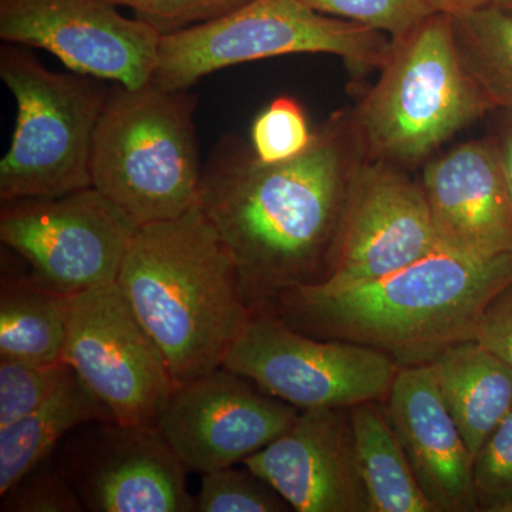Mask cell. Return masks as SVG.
<instances>
[{
  "mask_svg": "<svg viewBox=\"0 0 512 512\" xmlns=\"http://www.w3.org/2000/svg\"><path fill=\"white\" fill-rule=\"evenodd\" d=\"M420 183L441 248L480 259L512 254V194L493 137L434 158Z\"/></svg>",
  "mask_w": 512,
  "mask_h": 512,
  "instance_id": "obj_16",
  "label": "cell"
},
{
  "mask_svg": "<svg viewBox=\"0 0 512 512\" xmlns=\"http://www.w3.org/2000/svg\"><path fill=\"white\" fill-rule=\"evenodd\" d=\"M474 488L480 511L495 512L512 498V412L474 458Z\"/></svg>",
  "mask_w": 512,
  "mask_h": 512,
  "instance_id": "obj_28",
  "label": "cell"
},
{
  "mask_svg": "<svg viewBox=\"0 0 512 512\" xmlns=\"http://www.w3.org/2000/svg\"><path fill=\"white\" fill-rule=\"evenodd\" d=\"M392 39L320 13L303 0H249L220 18L161 35L151 84L188 90L208 74L285 55L338 56L357 72L379 69Z\"/></svg>",
  "mask_w": 512,
  "mask_h": 512,
  "instance_id": "obj_7",
  "label": "cell"
},
{
  "mask_svg": "<svg viewBox=\"0 0 512 512\" xmlns=\"http://www.w3.org/2000/svg\"><path fill=\"white\" fill-rule=\"evenodd\" d=\"M111 419L106 407L70 367L55 393L35 412L0 429V495L53 457L74 430Z\"/></svg>",
  "mask_w": 512,
  "mask_h": 512,
  "instance_id": "obj_19",
  "label": "cell"
},
{
  "mask_svg": "<svg viewBox=\"0 0 512 512\" xmlns=\"http://www.w3.org/2000/svg\"><path fill=\"white\" fill-rule=\"evenodd\" d=\"M195 511L286 512L292 508L271 484L247 466H231L202 474Z\"/></svg>",
  "mask_w": 512,
  "mask_h": 512,
  "instance_id": "obj_23",
  "label": "cell"
},
{
  "mask_svg": "<svg viewBox=\"0 0 512 512\" xmlns=\"http://www.w3.org/2000/svg\"><path fill=\"white\" fill-rule=\"evenodd\" d=\"M474 339L512 366V284L487 306L478 322Z\"/></svg>",
  "mask_w": 512,
  "mask_h": 512,
  "instance_id": "obj_30",
  "label": "cell"
},
{
  "mask_svg": "<svg viewBox=\"0 0 512 512\" xmlns=\"http://www.w3.org/2000/svg\"><path fill=\"white\" fill-rule=\"evenodd\" d=\"M500 5L504 6V8L512 9V0H503Z\"/></svg>",
  "mask_w": 512,
  "mask_h": 512,
  "instance_id": "obj_34",
  "label": "cell"
},
{
  "mask_svg": "<svg viewBox=\"0 0 512 512\" xmlns=\"http://www.w3.org/2000/svg\"><path fill=\"white\" fill-rule=\"evenodd\" d=\"M62 360L124 424H153L175 382L117 282L69 296Z\"/></svg>",
  "mask_w": 512,
  "mask_h": 512,
  "instance_id": "obj_10",
  "label": "cell"
},
{
  "mask_svg": "<svg viewBox=\"0 0 512 512\" xmlns=\"http://www.w3.org/2000/svg\"><path fill=\"white\" fill-rule=\"evenodd\" d=\"M117 285L167 360L175 386L224 366L254 311L200 202L138 227Z\"/></svg>",
  "mask_w": 512,
  "mask_h": 512,
  "instance_id": "obj_3",
  "label": "cell"
},
{
  "mask_svg": "<svg viewBox=\"0 0 512 512\" xmlns=\"http://www.w3.org/2000/svg\"><path fill=\"white\" fill-rule=\"evenodd\" d=\"M493 110L461 62L451 16L433 13L392 40L379 79L349 117L367 158L410 168Z\"/></svg>",
  "mask_w": 512,
  "mask_h": 512,
  "instance_id": "obj_4",
  "label": "cell"
},
{
  "mask_svg": "<svg viewBox=\"0 0 512 512\" xmlns=\"http://www.w3.org/2000/svg\"><path fill=\"white\" fill-rule=\"evenodd\" d=\"M69 296L35 276H3L0 292V357L30 363L62 360Z\"/></svg>",
  "mask_w": 512,
  "mask_h": 512,
  "instance_id": "obj_21",
  "label": "cell"
},
{
  "mask_svg": "<svg viewBox=\"0 0 512 512\" xmlns=\"http://www.w3.org/2000/svg\"><path fill=\"white\" fill-rule=\"evenodd\" d=\"M429 202L406 168L363 158L350 185L328 289L377 281L440 249Z\"/></svg>",
  "mask_w": 512,
  "mask_h": 512,
  "instance_id": "obj_12",
  "label": "cell"
},
{
  "mask_svg": "<svg viewBox=\"0 0 512 512\" xmlns=\"http://www.w3.org/2000/svg\"><path fill=\"white\" fill-rule=\"evenodd\" d=\"M384 412L434 512L480 511L474 458L430 365L400 367Z\"/></svg>",
  "mask_w": 512,
  "mask_h": 512,
  "instance_id": "obj_17",
  "label": "cell"
},
{
  "mask_svg": "<svg viewBox=\"0 0 512 512\" xmlns=\"http://www.w3.org/2000/svg\"><path fill=\"white\" fill-rule=\"evenodd\" d=\"M426 2L436 13L454 16L484 8V6L500 5L503 0H426Z\"/></svg>",
  "mask_w": 512,
  "mask_h": 512,
  "instance_id": "obj_32",
  "label": "cell"
},
{
  "mask_svg": "<svg viewBox=\"0 0 512 512\" xmlns=\"http://www.w3.org/2000/svg\"><path fill=\"white\" fill-rule=\"evenodd\" d=\"M382 402L350 407L357 464L369 512H434Z\"/></svg>",
  "mask_w": 512,
  "mask_h": 512,
  "instance_id": "obj_20",
  "label": "cell"
},
{
  "mask_svg": "<svg viewBox=\"0 0 512 512\" xmlns=\"http://www.w3.org/2000/svg\"><path fill=\"white\" fill-rule=\"evenodd\" d=\"M363 158L350 117L342 114L285 163H261L251 143L221 138L202 168L198 202L234 259L252 311L326 278Z\"/></svg>",
  "mask_w": 512,
  "mask_h": 512,
  "instance_id": "obj_1",
  "label": "cell"
},
{
  "mask_svg": "<svg viewBox=\"0 0 512 512\" xmlns=\"http://www.w3.org/2000/svg\"><path fill=\"white\" fill-rule=\"evenodd\" d=\"M224 366L299 410L384 403L400 370L380 350L306 335L266 311L254 312Z\"/></svg>",
  "mask_w": 512,
  "mask_h": 512,
  "instance_id": "obj_8",
  "label": "cell"
},
{
  "mask_svg": "<svg viewBox=\"0 0 512 512\" xmlns=\"http://www.w3.org/2000/svg\"><path fill=\"white\" fill-rule=\"evenodd\" d=\"M244 466L298 512H369L350 409L301 410L291 427Z\"/></svg>",
  "mask_w": 512,
  "mask_h": 512,
  "instance_id": "obj_15",
  "label": "cell"
},
{
  "mask_svg": "<svg viewBox=\"0 0 512 512\" xmlns=\"http://www.w3.org/2000/svg\"><path fill=\"white\" fill-rule=\"evenodd\" d=\"M511 284L512 254L480 259L440 248L366 284L289 289L265 311L306 335L380 350L400 367L429 365L476 338L485 309Z\"/></svg>",
  "mask_w": 512,
  "mask_h": 512,
  "instance_id": "obj_2",
  "label": "cell"
},
{
  "mask_svg": "<svg viewBox=\"0 0 512 512\" xmlns=\"http://www.w3.org/2000/svg\"><path fill=\"white\" fill-rule=\"evenodd\" d=\"M461 62L494 110L512 113V9L484 6L451 16Z\"/></svg>",
  "mask_w": 512,
  "mask_h": 512,
  "instance_id": "obj_22",
  "label": "cell"
},
{
  "mask_svg": "<svg viewBox=\"0 0 512 512\" xmlns=\"http://www.w3.org/2000/svg\"><path fill=\"white\" fill-rule=\"evenodd\" d=\"M320 13L377 30L392 40L406 36L433 9L426 0H303Z\"/></svg>",
  "mask_w": 512,
  "mask_h": 512,
  "instance_id": "obj_26",
  "label": "cell"
},
{
  "mask_svg": "<svg viewBox=\"0 0 512 512\" xmlns=\"http://www.w3.org/2000/svg\"><path fill=\"white\" fill-rule=\"evenodd\" d=\"M301 410L227 366L175 387L157 427L188 471L244 463L292 426Z\"/></svg>",
  "mask_w": 512,
  "mask_h": 512,
  "instance_id": "obj_14",
  "label": "cell"
},
{
  "mask_svg": "<svg viewBox=\"0 0 512 512\" xmlns=\"http://www.w3.org/2000/svg\"><path fill=\"white\" fill-rule=\"evenodd\" d=\"M429 365L448 412L476 458L512 412V366L477 339L448 346Z\"/></svg>",
  "mask_w": 512,
  "mask_h": 512,
  "instance_id": "obj_18",
  "label": "cell"
},
{
  "mask_svg": "<svg viewBox=\"0 0 512 512\" xmlns=\"http://www.w3.org/2000/svg\"><path fill=\"white\" fill-rule=\"evenodd\" d=\"M116 8L133 10L137 19L161 35L200 25L232 12L249 0H104Z\"/></svg>",
  "mask_w": 512,
  "mask_h": 512,
  "instance_id": "obj_29",
  "label": "cell"
},
{
  "mask_svg": "<svg viewBox=\"0 0 512 512\" xmlns=\"http://www.w3.org/2000/svg\"><path fill=\"white\" fill-rule=\"evenodd\" d=\"M0 39L46 50L70 72L140 89L151 82L161 33L104 0H0Z\"/></svg>",
  "mask_w": 512,
  "mask_h": 512,
  "instance_id": "obj_13",
  "label": "cell"
},
{
  "mask_svg": "<svg viewBox=\"0 0 512 512\" xmlns=\"http://www.w3.org/2000/svg\"><path fill=\"white\" fill-rule=\"evenodd\" d=\"M0 77L18 109L12 143L0 161V201L92 187L94 134L110 89L96 77L52 72L16 45L0 50Z\"/></svg>",
  "mask_w": 512,
  "mask_h": 512,
  "instance_id": "obj_6",
  "label": "cell"
},
{
  "mask_svg": "<svg viewBox=\"0 0 512 512\" xmlns=\"http://www.w3.org/2000/svg\"><path fill=\"white\" fill-rule=\"evenodd\" d=\"M2 512H82L86 511L69 478L53 458L40 464L3 495Z\"/></svg>",
  "mask_w": 512,
  "mask_h": 512,
  "instance_id": "obj_27",
  "label": "cell"
},
{
  "mask_svg": "<svg viewBox=\"0 0 512 512\" xmlns=\"http://www.w3.org/2000/svg\"><path fill=\"white\" fill-rule=\"evenodd\" d=\"M495 512H512V498L511 500L505 501L503 505H500Z\"/></svg>",
  "mask_w": 512,
  "mask_h": 512,
  "instance_id": "obj_33",
  "label": "cell"
},
{
  "mask_svg": "<svg viewBox=\"0 0 512 512\" xmlns=\"http://www.w3.org/2000/svg\"><path fill=\"white\" fill-rule=\"evenodd\" d=\"M505 117L494 134L493 140L500 154L501 165L512 194V113L504 111Z\"/></svg>",
  "mask_w": 512,
  "mask_h": 512,
  "instance_id": "obj_31",
  "label": "cell"
},
{
  "mask_svg": "<svg viewBox=\"0 0 512 512\" xmlns=\"http://www.w3.org/2000/svg\"><path fill=\"white\" fill-rule=\"evenodd\" d=\"M315 133L301 103L291 96H279L252 124L251 147L261 163H285L305 153Z\"/></svg>",
  "mask_w": 512,
  "mask_h": 512,
  "instance_id": "obj_24",
  "label": "cell"
},
{
  "mask_svg": "<svg viewBox=\"0 0 512 512\" xmlns=\"http://www.w3.org/2000/svg\"><path fill=\"white\" fill-rule=\"evenodd\" d=\"M55 454L86 511L195 512L187 467L153 424L93 421Z\"/></svg>",
  "mask_w": 512,
  "mask_h": 512,
  "instance_id": "obj_11",
  "label": "cell"
},
{
  "mask_svg": "<svg viewBox=\"0 0 512 512\" xmlns=\"http://www.w3.org/2000/svg\"><path fill=\"white\" fill-rule=\"evenodd\" d=\"M69 372L70 366L63 360L30 363L0 357V429L35 412Z\"/></svg>",
  "mask_w": 512,
  "mask_h": 512,
  "instance_id": "obj_25",
  "label": "cell"
},
{
  "mask_svg": "<svg viewBox=\"0 0 512 512\" xmlns=\"http://www.w3.org/2000/svg\"><path fill=\"white\" fill-rule=\"evenodd\" d=\"M138 225L94 187L2 202L0 241L36 281L72 296L114 284Z\"/></svg>",
  "mask_w": 512,
  "mask_h": 512,
  "instance_id": "obj_9",
  "label": "cell"
},
{
  "mask_svg": "<svg viewBox=\"0 0 512 512\" xmlns=\"http://www.w3.org/2000/svg\"><path fill=\"white\" fill-rule=\"evenodd\" d=\"M197 104L188 90L110 87L94 134L92 187L138 227L180 217L200 198Z\"/></svg>",
  "mask_w": 512,
  "mask_h": 512,
  "instance_id": "obj_5",
  "label": "cell"
}]
</instances>
